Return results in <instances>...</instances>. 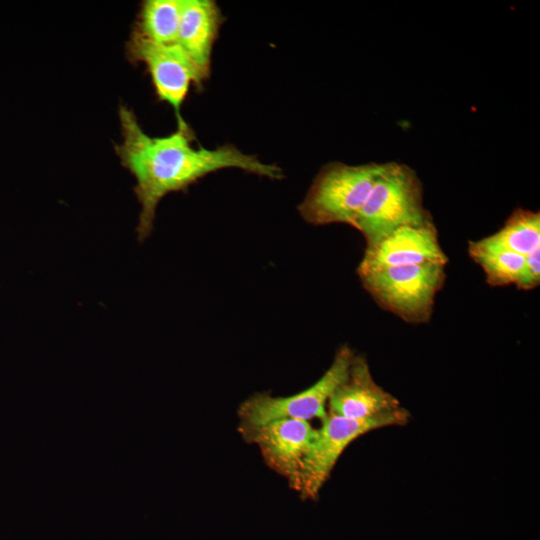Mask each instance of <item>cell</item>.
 Wrapping results in <instances>:
<instances>
[{
	"mask_svg": "<svg viewBox=\"0 0 540 540\" xmlns=\"http://www.w3.org/2000/svg\"><path fill=\"white\" fill-rule=\"evenodd\" d=\"M408 419L409 412L402 407L366 419H349L327 412L305 457L297 492L303 499L317 498L338 459L353 441L375 429L406 424Z\"/></svg>",
	"mask_w": 540,
	"mask_h": 540,
	"instance_id": "5b68a950",
	"label": "cell"
},
{
	"mask_svg": "<svg viewBox=\"0 0 540 540\" xmlns=\"http://www.w3.org/2000/svg\"><path fill=\"white\" fill-rule=\"evenodd\" d=\"M242 438L255 444L265 464L297 491L305 457L316 437L309 421L283 418L260 425L238 426Z\"/></svg>",
	"mask_w": 540,
	"mask_h": 540,
	"instance_id": "ba28073f",
	"label": "cell"
},
{
	"mask_svg": "<svg viewBox=\"0 0 540 540\" xmlns=\"http://www.w3.org/2000/svg\"><path fill=\"white\" fill-rule=\"evenodd\" d=\"M354 352L341 346L326 372L310 387L290 396H273L257 392L244 400L237 411L239 426L260 425L272 420L293 418L322 420L326 405L336 387L346 378Z\"/></svg>",
	"mask_w": 540,
	"mask_h": 540,
	"instance_id": "8992f818",
	"label": "cell"
},
{
	"mask_svg": "<svg viewBox=\"0 0 540 540\" xmlns=\"http://www.w3.org/2000/svg\"><path fill=\"white\" fill-rule=\"evenodd\" d=\"M488 238L512 252L527 256L540 248V214L517 209L503 227Z\"/></svg>",
	"mask_w": 540,
	"mask_h": 540,
	"instance_id": "5bb4252c",
	"label": "cell"
},
{
	"mask_svg": "<svg viewBox=\"0 0 540 540\" xmlns=\"http://www.w3.org/2000/svg\"><path fill=\"white\" fill-rule=\"evenodd\" d=\"M422 185L410 167L384 163L363 206L351 226L362 233L371 246L404 225L431 219L423 206Z\"/></svg>",
	"mask_w": 540,
	"mask_h": 540,
	"instance_id": "7a4b0ae2",
	"label": "cell"
},
{
	"mask_svg": "<svg viewBox=\"0 0 540 540\" xmlns=\"http://www.w3.org/2000/svg\"><path fill=\"white\" fill-rule=\"evenodd\" d=\"M223 14L213 0H181L176 44L188 55L202 77L210 73L211 55Z\"/></svg>",
	"mask_w": 540,
	"mask_h": 540,
	"instance_id": "8fae6325",
	"label": "cell"
},
{
	"mask_svg": "<svg viewBox=\"0 0 540 540\" xmlns=\"http://www.w3.org/2000/svg\"><path fill=\"white\" fill-rule=\"evenodd\" d=\"M118 115L121 142L114 149L121 165L136 182L134 193L140 205L136 227L139 242L150 237L157 207L165 196L186 190L208 174L236 168L271 180L284 177L276 164L264 163L233 145L215 149L193 146L190 128H177L167 136L154 137L143 130L126 105L119 106Z\"/></svg>",
	"mask_w": 540,
	"mask_h": 540,
	"instance_id": "6da1fadb",
	"label": "cell"
},
{
	"mask_svg": "<svg viewBox=\"0 0 540 540\" xmlns=\"http://www.w3.org/2000/svg\"><path fill=\"white\" fill-rule=\"evenodd\" d=\"M442 264L423 263L358 272L365 289L384 309L406 322H426L445 280Z\"/></svg>",
	"mask_w": 540,
	"mask_h": 540,
	"instance_id": "277c9868",
	"label": "cell"
},
{
	"mask_svg": "<svg viewBox=\"0 0 540 540\" xmlns=\"http://www.w3.org/2000/svg\"><path fill=\"white\" fill-rule=\"evenodd\" d=\"M181 16V0H145L132 32L158 44H175Z\"/></svg>",
	"mask_w": 540,
	"mask_h": 540,
	"instance_id": "7c38bea8",
	"label": "cell"
},
{
	"mask_svg": "<svg viewBox=\"0 0 540 540\" xmlns=\"http://www.w3.org/2000/svg\"><path fill=\"white\" fill-rule=\"evenodd\" d=\"M448 261L443 252L432 219L404 225L371 246H366L358 272L385 267Z\"/></svg>",
	"mask_w": 540,
	"mask_h": 540,
	"instance_id": "9c48e42d",
	"label": "cell"
},
{
	"mask_svg": "<svg viewBox=\"0 0 540 540\" xmlns=\"http://www.w3.org/2000/svg\"><path fill=\"white\" fill-rule=\"evenodd\" d=\"M540 282V248L525 256L521 275L516 284L521 289H532Z\"/></svg>",
	"mask_w": 540,
	"mask_h": 540,
	"instance_id": "9a60e30c",
	"label": "cell"
},
{
	"mask_svg": "<svg viewBox=\"0 0 540 540\" xmlns=\"http://www.w3.org/2000/svg\"><path fill=\"white\" fill-rule=\"evenodd\" d=\"M383 167L384 163L325 165L298 206L301 217L312 225H351Z\"/></svg>",
	"mask_w": 540,
	"mask_h": 540,
	"instance_id": "3957f363",
	"label": "cell"
},
{
	"mask_svg": "<svg viewBox=\"0 0 540 540\" xmlns=\"http://www.w3.org/2000/svg\"><path fill=\"white\" fill-rule=\"evenodd\" d=\"M469 253L473 260L484 270L489 285L517 284L525 256L492 242L488 237L471 242Z\"/></svg>",
	"mask_w": 540,
	"mask_h": 540,
	"instance_id": "4fadbf2b",
	"label": "cell"
},
{
	"mask_svg": "<svg viewBox=\"0 0 540 540\" xmlns=\"http://www.w3.org/2000/svg\"><path fill=\"white\" fill-rule=\"evenodd\" d=\"M125 51L129 61L146 66L157 98L173 108L177 128L189 129L181 108L191 85L199 86L205 79L188 55L176 43L158 44L133 33Z\"/></svg>",
	"mask_w": 540,
	"mask_h": 540,
	"instance_id": "52a82bcc",
	"label": "cell"
},
{
	"mask_svg": "<svg viewBox=\"0 0 540 540\" xmlns=\"http://www.w3.org/2000/svg\"><path fill=\"white\" fill-rule=\"evenodd\" d=\"M329 414L366 419L400 408L399 401L373 379L363 356L355 355L346 378L336 387L328 403Z\"/></svg>",
	"mask_w": 540,
	"mask_h": 540,
	"instance_id": "30bf717a",
	"label": "cell"
}]
</instances>
